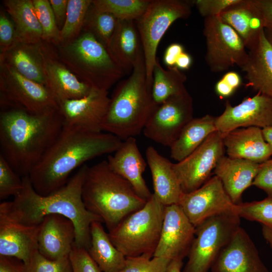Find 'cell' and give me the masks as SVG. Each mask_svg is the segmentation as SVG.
<instances>
[{
  "mask_svg": "<svg viewBox=\"0 0 272 272\" xmlns=\"http://www.w3.org/2000/svg\"><path fill=\"white\" fill-rule=\"evenodd\" d=\"M88 166L84 164L63 187L47 195L38 193L28 175L22 177L24 188L11 201L0 205V213L28 226H38L43 218L57 214L71 220L76 230L75 245L88 249L90 226L95 221L102 223L97 215L85 208L82 197V185Z\"/></svg>",
  "mask_w": 272,
  "mask_h": 272,
  "instance_id": "cell-1",
  "label": "cell"
},
{
  "mask_svg": "<svg viewBox=\"0 0 272 272\" xmlns=\"http://www.w3.org/2000/svg\"><path fill=\"white\" fill-rule=\"evenodd\" d=\"M122 141L108 132L91 133L63 125L60 134L28 175L39 194H50L66 184L77 168L96 157L114 153Z\"/></svg>",
  "mask_w": 272,
  "mask_h": 272,
  "instance_id": "cell-2",
  "label": "cell"
},
{
  "mask_svg": "<svg viewBox=\"0 0 272 272\" xmlns=\"http://www.w3.org/2000/svg\"><path fill=\"white\" fill-rule=\"evenodd\" d=\"M0 156L19 175H28L63 127L59 110L35 114L1 106Z\"/></svg>",
  "mask_w": 272,
  "mask_h": 272,
  "instance_id": "cell-3",
  "label": "cell"
},
{
  "mask_svg": "<svg viewBox=\"0 0 272 272\" xmlns=\"http://www.w3.org/2000/svg\"><path fill=\"white\" fill-rule=\"evenodd\" d=\"M82 197L86 209L98 216L109 231L147 201L126 180L111 169L107 160L88 166Z\"/></svg>",
  "mask_w": 272,
  "mask_h": 272,
  "instance_id": "cell-4",
  "label": "cell"
},
{
  "mask_svg": "<svg viewBox=\"0 0 272 272\" xmlns=\"http://www.w3.org/2000/svg\"><path fill=\"white\" fill-rule=\"evenodd\" d=\"M146 75L142 51L129 76L120 82L113 91L102 125L103 131L123 141L143 131L157 105L153 100Z\"/></svg>",
  "mask_w": 272,
  "mask_h": 272,
  "instance_id": "cell-5",
  "label": "cell"
},
{
  "mask_svg": "<svg viewBox=\"0 0 272 272\" xmlns=\"http://www.w3.org/2000/svg\"><path fill=\"white\" fill-rule=\"evenodd\" d=\"M53 45L60 60L91 88L108 91L125 74L107 48L89 31L83 30L74 40Z\"/></svg>",
  "mask_w": 272,
  "mask_h": 272,
  "instance_id": "cell-6",
  "label": "cell"
},
{
  "mask_svg": "<svg viewBox=\"0 0 272 272\" xmlns=\"http://www.w3.org/2000/svg\"><path fill=\"white\" fill-rule=\"evenodd\" d=\"M165 206L153 193L145 205L109 231V238L125 257H152L158 244Z\"/></svg>",
  "mask_w": 272,
  "mask_h": 272,
  "instance_id": "cell-7",
  "label": "cell"
},
{
  "mask_svg": "<svg viewBox=\"0 0 272 272\" xmlns=\"http://www.w3.org/2000/svg\"><path fill=\"white\" fill-rule=\"evenodd\" d=\"M192 1L154 0L144 14L136 21L146 69L147 82L152 88L153 72L159 42L177 20L191 14Z\"/></svg>",
  "mask_w": 272,
  "mask_h": 272,
  "instance_id": "cell-8",
  "label": "cell"
},
{
  "mask_svg": "<svg viewBox=\"0 0 272 272\" xmlns=\"http://www.w3.org/2000/svg\"><path fill=\"white\" fill-rule=\"evenodd\" d=\"M240 219L235 212L224 213L197 226L183 272H208L240 227Z\"/></svg>",
  "mask_w": 272,
  "mask_h": 272,
  "instance_id": "cell-9",
  "label": "cell"
},
{
  "mask_svg": "<svg viewBox=\"0 0 272 272\" xmlns=\"http://www.w3.org/2000/svg\"><path fill=\"white\" fill-rule=\"evenodd\" d=\"M1 106H9L35 114L58 110V104L47 88L29 80L6 62L0 61Z\"/></svg>",
  "mask_w": 272,
  "mask_h": 272,
  "instance_id": "cell-10",
  "label": "cell"
},
{
  "mask_svg": "<svg viewBox=\"0 0 272 272\" xmlns=\"http://www.w3.org/2000/svg\"><path fill=\"white\" fill-rule=\"evenodd\" d=\"M203 34L206 39L205 60L210 70L220 73L246 62L248 52L237 33L219 16L204 19Z\"/></svg>",
  "mask_w": 272,
  "mask_h": 272,
  "instance_id": "cell-11",
  "label": "cell"
},
{
  "mask_svg": "<svg viewBox=\"0 0 272 272\" xmlns=\"http://www.w3.org/2000/svg\"><path fill=\"white\" fill-rule=\"evenodd\" d=\"M193 99L186 89L157 105L143 130L145 136L169 147L193 118Z\"/></svg>",
  "mask_w": 272,
  "mask_h": 272,
  "instance_id": "cell-12",
  "label": "cell"
},
{
  "mask_svg": "<svg viewBox=\"0 0 272 272\" xmlns=\"http://www.w3.org/2000/svg\"><path fill=\"white\" fill-rule=\"evenodd\" d=\"M225 150L223 135L217 130L189 156L173 163L174 171L184 193L198 188L210 179L218 162L225 155Z\"/></svg>",
  "mask_w": 272,
  "mask_h": 272,
  "instance_id": "cell-13",
  "label": "cell"
},
{
  "mask_svg": "<svg viewBox=\"0 0 272 272\" xmlns=\"http://www.w3.org/2000/svg\"><path fill=\"white\" fill-rule=\"evenodd\" d=\"M236 205L226 192L219 178L214 175L202 186L184 193L178 203L196 228L204 221L224 213L235 212Z\"/></svg>",
  "mask_w": 272,
  "mask_h": 272,
  "instance_id": "cell-14",
  "label": "cell"
},
{
  "mask_svg": "<svg viewBox=\"0 0 272 272\" xmlns=\"http://www.w3.org/2000/svg\"><path fill=\"white\" fill-rule=\"evenodd\" d=\"M110 98L108 91L92 88L85 96L58 103L64 125L82 131L99 133L107 114Z\"/></svg>",
  "mask_w": 272,
  "mask_h": 272,
  "instance_id": "cell-15",
  "label": "cell"
},
{
  "mask_svg": "<svg viewBox=\"0 0 272 272\" xmlns=\"http://www.w3.org/2000/svg\"><path fill=\"white\" fill-rule=\"evenodd\" d=\"M215 124L222 134L242 127H272V98L257 93L235 106L227 100L223 113L216 117Z\"/></svg>",
  "mask_w": 272,
  "mask_h": 272,
  "instance_id": "cell-16",
  "label": "cell"
},
{
  "mask_svg": "<svg viewBox=\"0 0 272 272\" xmlns=\"http://www.w3.org/2000/svg\"><path fill=\"white\" fill-rule=\"evenodd\" d=\"M195 233V227L178 205L165 206L160 239L153 256L183 259L188 255Z\"/></svg>",
  "mask_w": 272,
  "mask_h": 272,
  "instance_id": "cell-17",
  "label": "cell"
},
{
  "mask_svg": "<svg viewBox=\"0 0 272 272\" xmlns=\"http://www.w3.org/2000/svg\"><path fill=\"white\" fill-rule=\"evenodd\" d=\"M40 48L46 87L58 103L87 95L91 87L80 80L59 58L52 43L41 41Z\"/></svg>",
  "mask_w": 272,
  "mask_h": 272,
  "instance_id": "cell-18",
  "label": "cell"
},
{
  "mask_svg": "<svg viewBox=\"0 0 272 272\" xmlns=\"http://www.w3.org/2000/svg\"><path fill=\"white\" fill-rule=\"evenodd\" d=\"M212 272H269L246 231L240 226L222 250Z\"/></svg>",
  "mask_w": 272,
  "mask_h": 272,
  "instance_id": "cell-19",
  "label": "cell"
},
{
  "mask_svg": "<svg viewBox=\"0 0 272 272\" xmlns=\"http://www.w3.org/2000/svg\"><path fill=\"white\" fill-rule=\"evenodd\" d=\"M75 239V227L71 220L60 215H47L39 225L38 250L47 258L60 259L70 256Z\"/></svg>",
  "mask_w": 272,
  "mask_h": 272,
  "instance_id": "cell-20",
  "label": "cell"
},
{
  "mask_svg": "<svg viewBox=\"0 0 272 272\" xmlns=\"http://www.w3.org/2000/svg\"><path fill=\"white\" fill-rule=\"evenodd\" d=\"M246 48L248 58L241 70L246 74L247 85L257 93L272 98V45L264 28Z\"/></svg>",
  "mask_w": 272,
  "mask_h": 272,
  "instance_id": "cell-21",
  "label": "cell"
},
{
  "mask_svg": "<svg viewBox=\"0 0 272 272\" xmlns=\"http://www.w3.org/2000/svg\"><path fill=\"white\" fill-rule=\"evenodd\" d=\"M39 229V225H26L0 213V255L28 263L38 251Z\"/></svg>",
  "mask_w": 272,
  "mask_h": 272,
  "instance_id": "cell-22",
  "label": "cell"
},
{
  "mask_svg": "<svg viewBox=\"0 0 272 272\" xmlns=\"http://www.w3.org/2000/svg\"><path fill=\"white\" fill-rule=\"evenodd\" d=\"M107 162L111 169L126 180L136 193L148 200L152 195L143 178L147 163L143 158L135 137L122 142L113 155H109Z\"/></svg>",
  "mask_w": 272,
  "mask_h": 272,
  "instance_id": "cell-23",
  "label": "cell"
},
{
  "mask_svg": "<svg viewBox=\"0 0 272 272\" xmlns=\"http://www.w3.org/2000/svg\"><path fill=\"white\" fill-rule=\"evenodd\" d=\"M222 135L225 149L229 157L261 164L272 156V149L259 127L239 128Z\"/></svg>",
  "mask_w": 272,
  "mask_h": 272,
  "instance_id": "cell-24",
  "label": "cell"
},
{
  "mask_svg": "<svg viewBox=\"0 0 272 272\" xmlns=\"http://www.w3.org/2000/svg\"><path fill=\"white\" fill-rule=\"evenodd\" d=\"M147 162L152 175L154 194L164 206L178 205L184 192L173 164L152 146L146 151Z\"/></svg>",
  "mask_w": 272,
  "mask_h": 272,
  "instance_id": "cell-25",
  "label": "cell"
},
{
  "mask_svg": "<svg viewBox=\"0 0 272 272\" xmlns=\"http://www.w3.org/2000/svg\"><path fill=\"white\" fill-rule=\"evenodd\" d=\"M259 164L248 160L223 156L214 170L233 202H241L243 192L252 184Z\"/></svg>",
  "mask_w": 272,
  "mask_h": 272,
  "instance_id": "cell-26",
  "label": "cell"
},
{
  "mask_svg": "<svg viewBox=\"0 0 272 272\" xmlns=\"http://www.w3.org/2000/svg\"><path fill=\"white\" fill-rule=\"evenodd\" d=\"M108 50L125 74H131L143 51L134 21L117 20Z\"/></svg>",
  "mask_w": 272,
  "mask_h": 272,
  "instance_id": "cell-27",
  "label": "cell"
},
{
  "mask_svg": "<svg viewBox=\"0 0 272 272\" xmlns=\"http://www.w3.org/2000/svg\"><path fill=\"white\" fill-rule=\"evenodd\" d=\"M0 61L6 62L25 78L46 86L40 42H15L0 54Z\"/></svg>",
  "mask_w": 272,
  "mask_h": 272,
  "instance_id": "cell-28",
  "label": "cell"
},
{
  "mask_svg": "<svg viewBox=\"0 0 272 272\" xmlns=\"http://www.w3.org/2000/svg\"><path fill=\"white\" fill-rule=\"evenodd\" d=\"M219 16L237 33L246 48L264 28L261 17L252 0H239Z\"/></svg>",
  "mask_w": 272,
  "mask_h": 272,
  "instance_id": "cell-29",
  "label": "cell"
},
{
  "mask_svg": "<svg viewBox=\"0 0 272 272\" xmlns=\"http://www.w3.org/2000/svg\"><path fill=\"white\" fill-rule=\"evenodd\" d=\"M90 232V245L87 251L101 271L120 272L126 257L112 243L102 222H93Z\"/></svg>",
  "mask_w": 272,
  "mask_h": 272,
  "instance_id": "cell-30",
  "label": "cell"
},
{
  "mask_svg": "<svg viewBox=\"0 0 272 272\" xmlns=\"http://www.w3.org/2000/svg\"><path fill=\"white\" fill-rule=\"evenodd\" d=\"M3 4L15 26V42L37 44L42 41V29L32 0H5Z\"/></svg>",
  "mask_w": 272,
  "mask_h": 272,
  "instance_id": "cell-31",
  "label": "cell"
},
{
  "mask_svg": "<svg viewBox=\"0 0 272 272\" xmlns=\"http://www.w3.org/2000/svg\"><path fill=\"white\" fill-rule=\"evenodd\" d=\"M215 120L216 117L210 114L191 119L170 146L171 158L179 162L195 151L217 131Z\"/></svg>",
  "mask_w": 272,
  "mask_h": 272,
  "instance_id": "cell-32",
  "label": "cell"
},
{
  "mask_svg": "<svg viewBox=\"0 0 272 272\" xmlns=\"http://www.w3.org/2000/svg\"><path fill=\"white\" fill-rule=\"evenodd\" d=\"M187 78L176 66L165 70L161 66L158 58L153 72L152 95L154 102L159 105L172 96L186 89L184 83Z\"/></svg>",
  "mask_w": 272,
  "mask_h": 272,
  "instance_id": "cell-33",
  "label": "cell"
},
{
  "mask_svg": "<svg viewBox=\"0 0 272 272\" xmlns=\"http://www.w3.org/2000/svg\"><path fill=\"white\" fill-rule=\"evenodd\" d=\"M151 0H92L97 10L113 15L117 20L137 21L146 12Z\"/></svg>",
  "mask_w": 272,
  "mask_h": 272,
  "instance_id": "cell-34",
  "label": "cell"
},
{
  "mask_svg": "<svg viewBox=\"0 0 272 272\" xmlns=\"http://www.w3.org/2000/svg\"><path fill=\"white\" fill-rule=\"evenodd\" d=\"M92 0H68L66 17L59 33V42L65 43L77 38L82 32Z\"/></svg>",
  "mask_w": 272,
  "mask_h": 272,
  "instance_id": "cell-35",
  "label": "cell"
},
{
  "mask_svg": "<svg viewBox=\"0 0 272 272\" xmlns=\"http://www.w3.org/2000/svg\"><path fill=\"white\" fill-rule=\"evenodd\" d=\"M117 22V19L113 15L96 10L92 4L88 11L83 30L92 33L108 49Z\"/></svg>",
  "mask_w": 272,
  "mask_h": 272,
  "instance_id": "cell-36",
  "label": "cell"
},
{
  "mask_svg": "<svg viewBox=\"0 0 272 272\" xmlns=\"http://www.w3.org/2000/svg\"><path fill=\"white\" fill-rule=\"evenodd\" d=\"M235 212L240 218L259 222L272 230V195L259 201L241 202L236 205Z\"/></svg>",
  "mask_w": 272,
  "mask_h": 272,
  "instance_id": "cell-37",
  "label": "cell"
},
{
  "mask_svg": "<svg viewBox=\"0 0 272 272\" xmlns=\"http://www.w3.org/2000/svg\"><path fill=\"white\" fill-rule=\"evenodd\" d=\"M32 2L42 29V40L54 45L58 44L60 30L49 0H32Z\"/></svg>",
  "mask_w": 272,
  "mask_h": 272,
  "instance_id": "cell-38",
  "label": "cell"
},
{
  "mask_svg": "<svg viewBox=\"0 0 272 272\" xmlns=\"http://www.w3.org/2000/svg\"><path fill=\"white\" fill-rule=\"evenodd\" d=\"M171 261L163 257L145 255L126 257L125 264L120 272H166Z\"/></svg>",
  "mask_w": 272,
  "mask_h": 272,
  "instance_id": "cell-39",
  "label": "cell"
},
{
  "mask_svg": "<svg viewBox=\"0 0 272 272\" xmlns=\"http://www.w3.org/2000/svg\"><path fill=\"white\" fill-rule=\"evenodd\" d=\"M24 188L23 179L0 156V198L3 199L10 196H16Z\"/></svg>",
  "mask_w": 272,
  "mask_h": 272,
  "instance_id": "cell-40",
  "label": "cell"
},
{
  "mask_svg": "<svg viewBox=\"0 0 272 272\" xmlns=\"http://www.w3.org/2000/svg\"><path fill=\"white\" fill-rule=\"evenodd\" d=\"M25 266L26 272H73L69 256L53 260L44 257L38 250Z\"/></svg>",
  "mask_w": 272,
  "mask_h": 272,
  "instance_id": "cell-41",
  "label": "cell"
},
{
  "mask_svg": "<svg viewBox=\"0 0 272 272\" xmlns=\"http://www.w3.org/2000/svg\"><path fill=\"white\" fill-rule=\"evenodd\" d=\"M69 257L73 272H102L86 248L74 245Z\"/></svg>",
  "mask_w": 272,
  "mask_h": 272,
  "instance_id": "cell-42",
  "label": "cell"
},
{
  "mask_svg": "<svg viewBox=\"0 0 272 272\" xmlns=\"http://www.w3.org/2000/svg\"><path fill=\"white\" fill-rule=\"evenodd\" d=\"M239 0H194L193 5L204 18L218 16L227 8L237 3Z\"/></svg>",
  "mask_w": 272,
  "mask_h": 272,
  "instance_id": "cell-43",
  "label": "cell"
},
{
  "mask_svg": "<svg viewBox=\"0 0 272 272\" xmlns=\"http://www.w3.org/2000/svg\"><path fill=\"white\" fill-rule=\"evenodd\" d=\"M241 83L242 79L238 73L228 72L216 83V92L221 97H228L234 93Z\"/></svg>",
  "mask_w": 272,
  "mask_h": 272,
  "instance_id": "cell-44",
  "label": "cell"
},
{
  "mask_svg": "<svg viewBox=\"0 0 272 272\" xmlns=\"http://www.w3.org/2000/svg\"><path fill=\"white\" fill-rule=\"evenodd\" d=\"M252 185L263 190L267 195H272V159L259 164Z\"/></svg>",
  "mask_w": 272,
  "mask_h": 272,
  "instance_id": "cell-45",
  "label": "cell"
},
{
  "mask_svg": "<svg viewBox=\"0 0 272 272\" xmlns=\"http://www.w3.org/2000/svg\"><path fill=\"white\" fill-rule=\"evenodd\" d=\"M16 41L15 28L13 22L4 13L0 15V50L5 52Z\"/></svg>",
  "mask_w": 272,
  "mask_h": 272,
  "instance_id": "cell-46",
  "label": "cell"
},
{
  "mask_svg": "<svg viewBox=\"0 0 272 272\" xmlns=\"http://www.w3.org/2000/svg\"><path fill=\"white\" fill-rule=\"evenodd\" d=\"M262 20L264 28L272 29V0H252Z\"/></svg>",
  "mask_w": 272,
  "mask_h": 272,
  "instance_id": "cell-47",
  "label": "cell"
},
{
  "mask_svg": "<svg viewBox=\"0 0 272 272\" xmlns=\"http://www.w3.org/2000/svg\"><path fill=\"white\" fill-rule=\"evenodd\" d=\"M0 272H26L25 264L13 257L0 255Z\"/></svg>",
  "mask_w": 272,
  "mask_h": 272,
  "instance_id": "cell-48",
  "label": "cell"
},
{
  "mask_svg": "<svg viewBox=\"0 0 272 272\" xmlns=\"http://www.w3.org/2000/svg\"><path fill=\"white\" fill-rule=\"evenodd\" d=\"M59 30L65 22L68 0H49Z\"/></svg>",
  "mask_w": 272,
  "mask_h": 272,
  "instance_id": "cell-49",
  "label": "cell"
},
{
  "mask_svg": "<svg viewBox=\"0 0 272 272\" xmlns=\"http://www.w3.org/2000/svg\"><path fill=\"white\" fill-rule=\"evenodd\" d=\"M184 51L183 46L179 43H174L166 48L163 57L165 64L168 67L175 66L178 56Z\"/></svg>",
  "mask_w": 272,
  "mask_h": 272,
  "instance_id": "cell-50",
  "label": "cell"
},
{
  "mask_svg": "<svg viewBox=\"0 0 272 272\" xmlns=\"http://www.w3.org/2000/svg\"><path fill=\"white\" fill-rule=\"evenodd\" d=\"M192 59L190 55L184 51L177 59L175 66L179 70H188L192 64Z\"/></svg>",
  "mask_w": 272,
  "mask_h": 272,
  "instance_id": "cell-51",
  "label": "cell"
},
{
  "mask_svg": "<svg viewBox=\"0 0 272 272\" xmlns=\"http://www.w3.org/2000/svg\"><path fill=\"white\" fill-rule=\"evenodd\" d=\"M183 259L180 258L172 260L166 270V272H181L183 265Z\"/></svg>",
  "mask_w": 272,
  "mask_h": 272,
  "instance_id": "cell-52",
  "label": "cell"
},
{
  "mask_svg": "<svg viewBox=\"0 0 272 272\" xmlns=\"http://www.w3.org/2000/svg\"><path fill=\"white\" fill-rule=\"evenodd\" d=\"M262 234L264 238L272 248V230L266 226H262Z\"/></svg>",
  "mask_w": 272,
  "mask_h": 272,
  "instance_id": "cell-53",
  "label": "cell"
},
{
  "mask_svg": "<svg viewBox=\"0 0 272 272\" xmlns=\"http://www.w3.org/2000/svg\"><path fill=\"white\" fill-rule=\"evenodd\" d=\"M264 138L272 149V127L262 129Z\"/></svg>",
  "mask_w": 272,
  "mask_h": 272,
  "instance_id": "cell-54",
  "label": "cell"
},
{
  "mask_svg": "<svg viewBox=\"0 0 272 272\" xmlns=\"http://www.w3.org/2000/svg\"><path fill=\"white\" fill-rule=\"evenodd\" d=\"M264 33L267 39L272 45V29L264 28Z\"/></svg>",
  "mask_w": 272,
  "mask_h": 272,
  "instance_id": "cell-55",
  "label": "cell"
}]
</instances>
